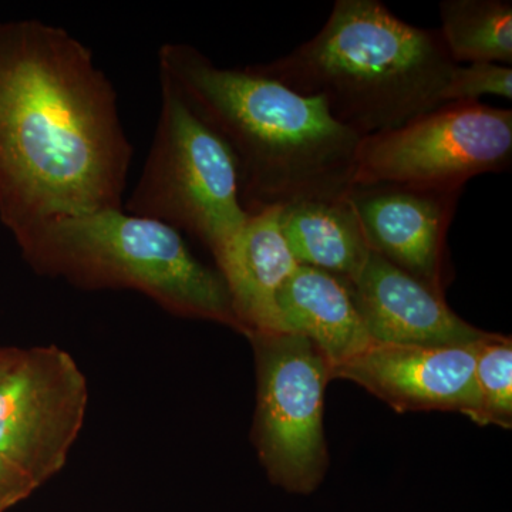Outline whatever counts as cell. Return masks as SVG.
Listing matches in <instances>:
<instances>
[{
	"mask_svg": "<svg viewBox=\"0 0 512 512\" xmlns=\"http://www.w3.org/2000/svg\"><path fill=\"white\" fill-rule=\"evenodd\" d=\"M460 197L394 184L352 187L348 194L369 248L440 295L450 272L448 229Z\"/></svg>",
	"mask_w": 512,
	"mask_h": 512,
	"instance_id": "30bf717a",
	"label": "cell"
},
{
	"mask_svg": "<svg viewBox=\"0 0 512 512\" xmlns=\"http://www.w3.org/2000/svg\"><path fill=\"white\" fill-rule=\"evenodd\" d=\"M15 239L36 274L84 291L143 293L171 315L244 335L220 272L202 264L183 234L163 222L120 208L53 218Z\"/></svg>",
	"mask_w": 512,
	"mask_h": 512,
	"instance_id": "277c9868",
	"label": "cell"
},
{
	"mask_svg": "<svg viewBox=\"0 0 512 512\" xmlns=\"http://www.w3.org/2000/svg\"><path fill=\"white\" fill-rule=\"evenodd\" d=\"M282 330L311 340L332 367L372 346L348 282L299 265L278 295Z\"/></svg>",
	"mask_w": 512,
	"mask_h": 512,
	"instance_id": "4fadbf2b",
	"label": "cell"
},
{
	"mask_svg": "<svg viewBox=\"0 0 512 512\" xmlns=\"http://www.w3.org/2000/svg\"><path fill=\"white\" fill-rule=\"evenodd\" d=\"M487 94L512 99L511 66L497 63L457 64L444 90V103L478 101Z\"/></svg>",
	"mask_w": 512,
	"mask_h": 512,
	"instance_id": "e0dca14e",
	"label": "cell"
},
{
	"mask_svg": "<svg viewBox=\"0 0 512 512\" xmlns=\"http://www.w3.org/2000/svg\"><path fill=\"white\" fill-rule=\"evenodd\" d=\"M279 227L299 265L346 282L359 274L372 252L348 195L279 208Z\"/></svg>",
	"mask_w": 512,
	"mask_h": 512,
	"instance_id": "5bb4252c",
	"label": "cell"
},
{
	"mask_svg": "<svg viewBox=\"0 0 512 512\" xmlns=\"http://www.w3.org/2000/svg\"><path fill=\"white\" fill-rule=\"evenodd\" d=\"M477 426L512 429V339L490 333L477 346Z\"/></svg>",
	"mask_w": 512,
	"mask_h": 512,
	"instance_id": "2e32d148",
	"label": "cell"
},
{
	"mask_svg": "<svg viewBox=\"0 0 512 512\" xmlns=\"http://www.w3.org/2000/svg\"><path fill=\"white\" fill-rule=\"evenodd\" d=\"M158 72L224 141L247 214L340 200L352 190L362 137L333 119L322 100L293 92L251 66L218 67L184 43L161 47Z\"/></svg>",
	"mask_w": 512,
	"mask_h": 512,
	"instance_id": "7a4b0ae2",
	"label": "cell"
},
{
	"mask_svg": "<svg viewBox=\"0 0 512 512\" xmlns=\"http://www.w3.org/2000/svg\"><path fill=\"white\" fill-rule=\"evenodd\" d=\"M20 353H22V349L0 346V379L18 362Z\"/></svg>",
	"mask_w": 512,
	"mask_h": 512,
	"instance_id": "d6986e66",
	"label": "cell"
},
{
	"mask_svg": "<svg viewBox=\"0 0 512 512\" xmlns=\"http://www.w3.org/2000/svg\"><path fill=\"white\" fill-rule=\"evenodd\" d=\"M89 386L59 346L22 349L0 379V458L39 487L57 476L86 420Z\"/></svg>",
	"mask_w": 512,
	"mask_h": 512,
	"instance_id": "ba28073f",
	"label": "cell"
},
{
	"mask_svg": "<svg viewBox=\"0 0 512 512\" xmlns=\"http://www.w3.org/2000/svg\"><path fill=\"white\" fill-rule=\"evenodd\" d=\"M440 35L453 62L512 63L510 0H444Z\"/></svg>",
	"mask_w": 512,
	"mask_h": 512,
	"instance_id": "9a60e30c",
	"label": "cell"
},
{
	"mask_svg": "<svg viewBox=\"0 0 512 512\" xmlns=\"http://www.w3.org/2000/svg\"><path fill=\"white\" fill-rule=\"evenodd\" d=\"M133 146L92 50L37 19L0 23V222L123 208Z\"/></svg>",
	"mask_w": 512,
	"mask_h": 512,
	"instance_id": "6da1fadb",
	"label": "cell"
},
{
	"mask_svg": "<svg viewBox=\"0 0 512 512\" xmlns=\"http://www.w3.org/2000/svg\"><path fill=\"white\" fill-rule=\"evenodd\" d=\"M160 77L153 143L124 211L170 225L217 255L247 222L237 168L224 141Z\"/></svg>",
	"mask_w": 512,
	"mask_h": 512,
	"instance_id": "5b68a950",
	"label": "cell"
},
{
	"mask_svg": "<svg viewBox=\"0 0 512 512\" xmlns=\"http://www.w3.org/2000/svg\"><path fill=\"white\" fill-rule=\"evenodd\" d=\"M480 342L460 346L373 343L360 355L332 367L330 377L356 383L397 413L454 412L476 423L474 372Z\"/></svg>",
	"mask_w": 512,
	"mask_h": 512,
	"instance_id": "9c48e42d",
	"label": "cell"
},
{
	"mask_svg": "<svg viewBox=\"0 0 512 512\" xmlns=\"http://www.w3.org/2000/svg\"><path fill=\"white\" fill-rule=\"evenodd\" d=\"M249 340L256 365V454L276 487L312 494L329 467L323 412L332 365L311 340L296 333H265Z\"/></svg>",
	"mask_w": 512,
	"mask_h": 512,
	"instance_id": "52a82bcc",
	"label": "cell"
},
{
	"mask_svg": "<svg viewBox=\"0 0 512 512\" xmlns=\"http://www.w3.org/2000/svg\"><path fill=\"white\" fill-rule=\"evenodd\" d=\"M512 163V111L457 101L403 126L360 138L352 187L394 184L463 192L464 185Z\"/></svg>",
	"mask_w": 512,
	"mask_h": 512,
	"instance_id": "8992f818",
	"label": "cell"
},
{
	"mask_svg": "<svg viewBox=\"0 0 512 512\" xmlns=\"http://www.w3.org/2000/svg\"><path fill=\"white\" fill-rule=\"evenodd\" d=\"M456 66L439 29L409 25L377 0H338L318 35L251 69L322 100L333 119L366 137L446 104Z\"/></svg>",
	"mask_w": 512,
	"mask_h": 512,
	"instance_id": "3957f363",
	"label": "cell"
},
{
	"mask_svg": "<svg viewBox=\"0 0 512 512\" xmlns=\"http://www.w3.org/2000/svg\"><path fill=\"white\" fill-rule=\"evenodd\" d=\"M214 259L245 338L284 332L278 295L299 264L279 227V208L248 214L237 237Z\"/></svg>",
	"mask_w": 512,
	"mask_h": 512,
	"instance_id": "7c38bea8",
	"label": "cell"
},
{
	"mask_svg": "<svg viewBox=\"0 0 512 512\" xmlns=\"http://www.w3.org/2000/svg\"><path fill=\"white\" fill-rule=\"evenodd\" d=\"M39 485L18 467L0 458V512L9 511L30 495Z\"/></svg>",
	"mask_w": 512,
	"mask_h": 512,
	"instance_id": "ac0fdd59",
	"label": "cell"
},
{
	"mask_svg": "<svg viewBox=\"0 0 512 512\" xmlns=\"http://www.w3.org/2000/svg\"><path fill=\"white\" fill-rule=\"evenodd\" d=\"M348 285L373 342L460 346L490 335L451 311L444 295L376 252Z\"/></svg>",
	"mask_w": 512,
	"mask_h": 512,
	"instance_id": "8fae6325",
	"label": "cell"
}]
</instances>
